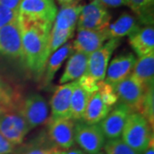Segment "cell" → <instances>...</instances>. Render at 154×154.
Masks as SVG:
<instances>
[{
    "label": "cell",
    "mask_w": 154,
    "mask_h": 154,
    "mask_svg": "<svg viewBox=\"0 0 154 154\" xmlns=\"http://www.w3.org/2000/svg\"><path fill=\"white\" fill-rule=\"evenodd\" d=\"M22 32V62L29 71L39 78L48 59L47 49L52 23L30 20L18 15Z\"/></svg>",
    "instance_id": "obj_1"
},
{
    "label": "cell",
    "mask_w": 154,
    "mask_h": 154,
    "mask_svg": "<svg viewBox=\"0 0 154 154\" xmlns=\"http://www.w3.org/2000/svg\"><path fill=\"white\" fill-rule=\"evenodd\" d=\"M153 128L139 112H132L122 133V140L138 153L142 154L147 147Z\"/></svg>",
    "instance_id": "obj_2"
},
{
    "label": "cell",
    "mask_w": 154,
    "mask_h": 154,
    "mask_svg": "<svg viewBox=\"0 0 154 154\" xmlns=\"http://www.w3.org/2000/svg\"><path fill=\"white\" fill-rule=\"evenodd\" d=\"M30 130L27 121L17 109H0V133L13 146H21Z\"/></svg>",
    "instance_id": "obj_3"
},
{
    "label": "cell",
    "mask_w": 154,
    "mask_h": 154,
    "mask_svg": "<svg viewBox=\"0 0 154 154\" xmlns=\"http://www.w3.org/2000/svg\"><path fill=\"white\" fill-rule=\"evenodd\" d=\"M17 110L25 118L30 129L43 125L49 120V107L43 96L31 94L22 99Z\"/></svg>",
    "instance_id": "obj_4"
},
{
    "label": "cell",
    "mask_w": 154,
    "mask_h": 154,
    "mask_svg": "<svg viewBox=\"0 0 154 154\" xmlns=\"http://www.w3.org/2000/svg\"><path fill=\"white\" fill-rule=\"evenodd\" d=\"M75 141L87 154L99 152L105 143V137L99 124H88L77 121L75 126Z\"/></svg>",
    "instance_id": "obj_5"
},
{
    "label": "cell",
    "mask_w": 154,
    "mask_h": 154,
    "mask_svg": "<svg viewBox=\"0 0 154 154\" xmlns=\"http://www.w3.org/2000/svg\"><path fill=\"white\" fill-rule=\"evenodd\" d=\"M120 44V38H110V40L100 48L89 55L86 74L93 77L97 82L104 81L110 57Z\"/></svg>",
    "instance_id": "obj_6"
},
{
    "label": "cell",
    "mask_w": 154,
    "mask_h": 154,
    "mask_svg": "<svg viewBox=\"0 0 154 154\" xmlns=\"http://www.w3.org/2000/svg\"><path fill=\"white\" fill-rule=\"evenodd\" d=\"M110 13L106 7L99 0H93L90 4L83 6L78 18V30H101L106 28L110 21Z\"/></svg>",
    "instance_id": "obj_7"
},
{
    "label": "cell",
    "mask_w": 154,
    "mask_h": 154,
    "mask_svg": "<svg viewBox=\"0 0 154 154\" xmlns=\"http://www.w3.org/2000/svg\"><path fill=\"white\" fill-rule=\"evenodd\" d=\"M0 54L22 60V32L18 18L0 28Z\"/></svg>",
    "instance_id": "obj_8"
},
{
    "label": "cell",
    "mask_w": 154,
    "mask_h": 154,
    "mask_svg": "<svg viewBox=\"0 0 154 154\" xmlns=\"http://www.w3.org/2000/svg\"><path fill=\"white\" fill-rule=\"evenodd\" d=\"M57 9L53 0H22L18 15L30 20L52 23Z\"/></svg>",
    "instance_id": "obj_9"
},
{
    "label": "cell",
    "mask_w": 154,
    "mask_h": 154,
    "mask_svg": "<svg viewBox=\"0 0 154 154\" xmlns=\"http://www.w3.org/2000/svg\"><path fill=\"white\" fill-rule=\"evenodd\" d=\"M132 112L134 111L125 104H116L99 123L105 137L107 140H114L120 137Z\"/></svg>",
    "instance_id": "obj_10"
},
{
    "label": "cell",
    "mask_w": 154,
    "mask_h": 154,
    "mask_svg": "<svg viewBox=\"0 0 154 154\" xmlns=\"http://www.w3.org/2000/svg\"><path fill=\"white\" fill-rule=\"evenodd\" d=\"M75 121L71 118H62L47 122V135L58 148L69 149L75 144Z\"/></svg>",
    "instance_id": "obj_11"
},
{
    "label": "cell",
    "mask_w": 154,
    "mask_h": 154,
    "mask_svg": "<svg viewBox=\"0 0 154 154\" xmlns=\"http://www.w3.org/2000/svg\"><path fill=\"white\" fill-rule=\"evenodd\" d=\"M113 88L121 103L128 105L134 112L139 111L145 88L132 75L115 84Z\"/></svg>",
    "instance_id": "obj_12"
},
{
    "label": "cell",
    "mask_w": 154,
    "mask_h": 154,
    "mask_svg": "<svg viewBox=\"0 0 154 154\" xmlns=\"http://www.w3.org/2000/svg\"><path fill=\"white\" fill-rule=\"evenodd\" d=\"M109 38L107 28L101 30L79 29L76 38L72 42L73 49L89 56L100 48Z\"/></svg>",
    "instance_id": "obj_13"
},
{
    "label": "cell",
    "mask_w": 154,
    "mask_h": 154,
    "mask_svg": "<svg viewBox=\"0 0 154 154\" xmlns=\"http://www.w3.org/2000/svg\"><path fill=\"white\" fill-rule=\"evenodd\" d=\"M75 81L61 85L56 89L50 105L51 109V116L49 119L57 120L62 118H70V101Z\"/></svg>",
    "instance_id": "obj_14"
},
{
    "label": "cell",
    "mask_w": 154,
    "mask_h": 154,
    "mask_svg": "<svg viewBox=\"0 0 154 154\" xmlns=\"http://www.w3.org/2000/svg\"><path fill=\"white\" fill-rule=\"evenodd\" d=\"M136 57L133 53L121 54L114 57L107 68L105 82L114 86L131 75L136 63Z\"/></svg>",
    "instance_id": "obj_15"
},
{
    "label": "cell",
    "mask_w": 154,
    "mask_h": 154,
    "mask_svg": "<svg viewBox=\"0 0 154 154\" xmlns=\"http://www.w3.org/2000/svg\"><path fill=\"white\" fill-rule=\"evenodd\" d=\"M128 42L139 57L154 52V28L152 25L140 28L129 35Z\"/></svg>",
    "instance_id": "obj_16"
},
{
    "label": "cell",
    "mask_w": 154,
    "mask_h": 154,
    "mask_svg": "<svg viewBox=\"0 0 154 154\" xmlns=\"http://www.w3.org/2000/svg\"><path fill=\"white\" fill-rule=\"evenodd\" d=\"M74 51L73 44L72 42H69L61 46L59 49L54 51L51 55L50 56L45 63V67L44 69V78L42 84L44 87L48 86L50 83L52 82L53 78L57 74V72L60 69L62 64L67 58L71 55Z\"/></svg>",
    "instance_id": "obj_17"
},
{
    "label": "cell",
    "mask_w": 154,
    "mask_h": 154,
    "mask_svg": "<svg viewBox=\"0 0 154 154\" xmlns=\"http://www.w3.org/2000/svg\"><path fill=\"white\" fill-rule=\"evenodd\" d=\"M88 57L89 56L87 54L79 51L71 54L67 62L65 69L59 80V83L65 84L69 82H75L84 75L88 68Z\"/></svg>",
    "instance_id": "obj_18"
},
{
    "label": "cell",
    "mask_w": 154,
    "mask_h": 154,
    "mask_svg": "<svg viewBox=\"0 0 154 154\" xmlns=\"http://www.w3.org/2000/svg\"><path fill=\"white\" fill-rule=\"evenodd\" d=\"M110 110L111 107L105 105L99 93L96 92L88 99L82 120L88 124H98L107 116Z\"/></svg>",
    "instance_id": "obj_19"
},
{
    "label": "cell",
    "mask_w": 154,
    "mask_h": 154,
    "mask_svg": "<svg viewBox=\"0 0 154 154\" xmlns=\"http://www.w3.org/2000/svg\"><path fill=\"white\" fill-rule=\"evenodd\" d=\"M133 76L144 88L153 87L154 84V52L140 57L136 61L132 71Z\"/></svg>",
    "instance_id": "obj_20"
},
{
    "label": "cell",
    "mask_w": 154,
    "mask_h": 154,
    "mask_svg": "<svg viewBox=\"0 0 154 154\" xmlns=\"http://www.w3.org/2000/svg\"><path fill=\"white\" fill-rule=\"evenodd\" d=\"M140 28L138 19L125 12L122 14L116 22L109 24L107 27V32L110 38H120L124 36L131 35Z\"/></svg>",
    "instance_id": "obj_21"
},
{
    "label": "cell",
    "mask_w": 154,
    "mask_h": 154,
    "mask_svg": "<svg viewBox=\"0 0 154 154\" xmlns=\"http://www.w3.org/2000/svg\"><path fill=\"white\" fill-rule=\"evenodd\" d=\"M82 8L83 5L79 3L62 6L60 11L57 13L52 27L59 30H75Z\"/></svg>",
    "instance_id": "obj_22"
},
{
    "label": "cell",
    "mask_w": 154,
    "mask_h": 154,
    "mask_svg": "<svg viewBox=\"0 0 154 154\" xmlns=\"http://www.w3.org/2000/svg\"><path fill=\"white\" fill-rule=\"evenodd\" d=\"M17 151V154H53L58 148L51 141L45 131L41 132Z\"/></svg>",
    "instance_id": "obj_23"
},
{
    "label": "cell",
    "mask_w": 154,
    "mask_h": 154,
    "mask_svg": "<svg viewBox=\"0 0 154 154\" xmlns=\"http://www.w3.org/2000/svg\"><path fill=\"white\" fill-rule=\"evenodd\" d=\"M91 95L92 94H89L83 90L78 85L77 82H75L70 101V118L74 121H82L88 99Z\"/></svg>",
    "instance_id": "obj_24"
},
{
    "label": "cell",
    "mask_w": 154,
    "mask_h": 154,
    "mask_svg": "<svg viewBox=\"0 0 154 154\" xmlns=\"http://www.w3.org/2000/svg\"><path fill=\"white\" fill-rule=\"evenodd\" d=\"M22 99L19 89L12 87L0 77V107L5 110H17Z\"/></svg>",
    "instance_id": "obj_25"
},
{
    "label": "cell",
    "mask_w": 154,
    "mask_h": 154,
    "mask_svg": "<svg viewBox=\"0 0 154 154\" xmlns=\"http://www.w3.org/2000/svg\"><path fill=\"white\" fill-rule=\"evenodd\" d=\"M127 5L138 16V21L150 26L153 24V2L152 0H126Z\"/></svg>",
    "instance_id": "obj_26"
},
{
    "label": "cell",
    "mask_w": 154,
    "mask_h": 154,
    "mask_svg": "<svg viewBox=\"0 0 154 154\" xmlns=\"http://www.w3.org/2000/svg\"><path fill=\"white\" fill-rule=\"evenodd\" d=\"M75 30H59L51 27V33H50L49 43H48V49H47V56L49 57L54 51L59 49L61 46L67 42L69 38H71L74 35Z\"/></svg>",
    "instance_id": "obj_27"
},
{
    "label": "cell",
    "mask_w": 154,
    "mask_h": 154,
    "mask_svg": "<svg viewBox=\"0 0 154 154\" xmlns=\"http://www.w3.org/2000/svg\"><path fill=\"white\" fill-rule=\"evenodd\" d=\"M153 87H149L145 89L143 99L141 100L139 113L141 114L148 121L150 125L153 128L154 122V101Z\"/></svg>",
    "instance_id": "obj_28"
},
{
    "label": "cell",
    "mask_w": 154,
    "mask_h": 154,
    "mask_svg": "<svg viewBox=\"0 0 154 154\" xmlns=\"http://www.w3.org/2000/svg\"><path fill=\"white\" fill-rule=\"evenodd\" d=\"M104 149L105 154H140L120 138L105 141Z\"/></svg>",
    "instance_id": "obj_29"
},
{
    "label": "cell",
    "mask_w": 154,
    "mask_h": 154,
    "mask_svg": "<svg viewBox=\"0 0 154 154\" xmlns=\"http://www.w3.org/2000/svg\"><path fill=\"white\" fill-rule=\"evenodd\" d=\"M98 93L105 105L111 107L117 104L118 98L116 94L115 89L111 84L106 82L105 81H99L98 82Z\"/></svg>",
    "instance_id": "obj_30"
},
{
    "label": "cell",
    "mask_w": 154,
    "mask_h": 154,
    "mask_svg": "<svg viewBox=\"0 0 154 154\" xmlns=\"http://www.w3.org/2000/svg\"><path fill=\"white\" fill-rule=\"evenodd\" d=\"M76 82L78 85L89 94H93L98 92V89H99L98 82H99L94 80L93 77L90 76L86 73L80 77Z\"/></svg>",
    "instance_id": "obj_31"
},
{
    "label": "cell",
    "mask_w": 154,
    "mask_h": 154,
    "mask_svg": "<svg viewBox=\"0 0 154 154\" xmlns=\"http://www.w3.org/2000/svg\"><path fill=\"white\" fill-rule=\"evenodd\" d=\"M18 18V12L11 11L0 5V28Z\"/></svg>",
    "instance_id": "obj_32"
},
{
    "label": "cell",
    "mask_w": 154,
    "mask_h": 154,
    "mask_svg": "<svg viewBox=\"0 0 154 154\" xmlns=\"http://www.w3.org/2000/svg\"><path fill=\"white\" fill-rule=\"evenodd\" d=\"M16 146L9 142L0 133V154H11L15 152Z\"/></svg>",
    "instance_id": "obj_33"
},
{
    "label": "cell",
    "mask_w": 154,
    "mask_h": 154,
    "mask_svg": "<svg viewBox=\"0 0 154 154\" xmlns=\"http://www.w3.org/2000/svg\"><path fill=\"white\" fill-rule=\"evenodd\" d=\"M22 0H0V5L11 11H19V6Z\"/></svg>",
    "instance_id": "obj_34"
},
{
    "label": "cell",
    "mask_w": 154,
    "mask_h": 154,
    "mask_svg": "<svg viewBox=\"0 0 154 154\" xmlns=\"http://www.w3.org/2000/svg\"><path fill=\"white\" fill-rule=\"evenodd\" d=\"M99 2L105 7L116 8L122 5H127L126 0H99Z\"/></svg>",
    "instance_id": "obj_35"
},
{
    "label": "cell",
    "mask_w": 154,
    "mask_h": 154,
    "mask_svg": "<svg viewBox=\"0 0 154 154\" xmlns=\"http://www.w3.org/2000/svg\"><path fill=\"white\" fill-rule=\"evenodd\" d=\"M142 154H154V144H153V136L151 138V140L149 142L147 147L144 151Z\"/></svg>",
    "instance_id": "obj_36"
},
{
    "label": "cell",
    "mask_w": 154,
    "mask_h": 154,
    "mask_svg": "<svg viewBox=\"0 0 154 154\" xmlns=\"http://www.w3.org/2000/svg\"><path fill=\"white\" fill-rule=\"evenodd\" d=\"M57 1L62 6H65L72 5V4H75V3H79L80 0H57Z\"/></svg>",
    "instance_id": "obj_37"
},
{
    "label": "cell",
    "mask_w": 154,
    "mask_h": 154,
    "mask_svg": "<svg viewBox=\"0 0 154 154\" xmlns=\"http://www.w3.org/2000/svg\"><path fill=\"white\" fill-rule=\"evenodd\" d=\"M65 154H87L86 152H84L82 150H80V149H77V148H74L71 149V150H69V152H65Z\"/></svg>",
    "instance_id": "obj_38"
},
{
    "label": "cell",
    "mask_w": 154,
    "mask_h": 154,
    "mask_svg": "<svg viewBox=\"0 0 154 154\" xmlns=\"http://www.w3.org/2000/svg\"><path fill=\"white\" fill-rule=\"evenodd\" d=\"M53 154H65V152H63V151H61L60 149L59 150H57V152H55Z\"/></svg>",
    "instance_id": "obj_39"
},
{
    "label": "cell",
    "mask_w": 154,
    "mask_h": 154,
    "mask_svg": "<svg viewBox=\"0 0 154 154\" xmlns=\"http://www.w3.org/2000/svg\"><path fill=\"white\" fill-rule=\"evenodd\" d=\"M96 154H104L103 152H98V153H96Z\"/></svg>",
    "instance_id": "obj_40"
},
{
    "label": "cell",
    "mask_w": 154,
    "mask_h": 154,
    "mask_svg": "<svg viewBox=\"0 0 154 154\" xmlns=\"http://www.w3.org/2000/svg\"><path fill=\"white\" fill-rule=\"evenodd\" d=\"M152 2H153V3H154V0H152Z\"/></svg>",
    "instance_id": "obj_41"
},
{
    "label": "cell",
    "mask_w": 154,
    "mask_h": 154,
    "mask_svg": "<svg viewBox=\"0 0 154 154\" xmlns=\"http://www.w3.org/2000/svg\"><path fill=\"white\" fill-rule=\"evenodd\" d=\"M0 109H1V107H0Z\"/></svg>",
    "instance_id": "obj_42"
}]
</instances>
